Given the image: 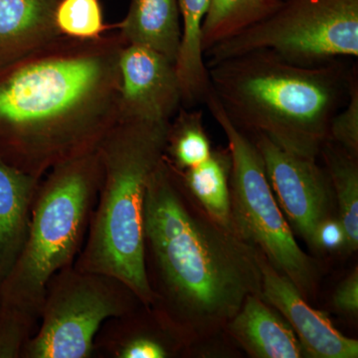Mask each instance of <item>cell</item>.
I'll return each instance as SVG.
<instances>
[{"label":"cell","mask_w":358,"mask_h":358,"mask_svg":"<svg viewBox=\"0 0 358 358\" xmlns=\"http://www.w3.org/2000/svg\"><path fill=\"white\" fill-rule=\"evenodd\" d=\"M117 34L60 35L0 69L4 162L42 178L66 160L96 152L120 120Z\"/></svg>","instance_id":"1"},{"label":"cell","mask_w":358,"mask_h":358,"mask_svg":"<svg viewBox=\"0 0 358 358\" xmlns=\"http://www.w3.org/2000/svg\"><path fill=\"white\" fill-rule=\"evenodd\" d=\"M143 231L169 306L189 326H221L261 296L258 250L186 202L166 157L148 179Z\"/></svg>","instance_id":"2"},{"label":"cell","mask_w":358,"mask_h":358,"mask_svg":"<svg viewBox=\"0 0 358 358\" xmlns=\"http://www.w3.org/2000/svg\"><path fill=\"white\" fill-rule=\"evenodd\" d=\"M353 66H305L257 50L208 66L212 93L232 124L291 154L317 159L331 119L345 105Z\"/></svg>","instance_id":"3"},{"label":"cell","mask_w":358,"mask_h":358,"mask_svg":"<svg viewBox=\"0 0 358 358\" xmlns=\"http://www.w3.org/2000/svg\"><path fill=\"white\" fill-rule=\"evenodd\" d=\"M169 124L119 121L99 145V205L76 266L117 280L145 305L155 296L145 263L143 205L148 179L166 154Z\"/></svg>","instance_id":"4"},{"label":"cell","mask_w":358,"mask_h":358,"mask_svg":"<svg viewBox=\"0 0 358 358\" xmlns=\"http://www.w3.org/2000/svg\"><path fill=\"white\" fill-rule=\"evenodd\" d=\"M46 174L33 201L24 246L0 284V308L32 331L49 282L69 267L81 243L102 180L98 150L61 162Z\"/></svg>","instance_id":"5"},{"label":"cell","mask_w":358,"mask_h":358,"mask_svg":"<svg viewBox=\"0 0 358 358\" xmlns=\"http://www.w3.org/2000/svg\"><path fill=\"white\" fill-rule=\"evenodd\" d=\"M204 103L228 141L233 230L287 275L307 299L317 284V265L294 239L275 199L258 148L232 124L211 91Z\"/></svg>","instance_id":"6"},{"label":"cell","mask_w":358,"mask_h":358,"mask_svg":"<svg viewBox=\"0 0 358 358\" xmlns=\"http://www.w3.org/2000/svg\"><path fill=\"white\" fill-rule=\"evenodd\" d=\"M257 50L305 66L357 58L358 0H282L265 20L205 52V65Z\"/></svg>","instance_id":"7"},{"label":"cell","mask_w":358,"mask_h":358,"mask_svg":"<svg viewBox=\"0 0 358 358\" xmlns=\"http://www.w3.org/2000/svg\"><path fill=\"white\" fill-rule=\"evenodd\" d=\"M69 267L54 275L47 288L42 324L29 338L21 357H91L101 326L127 310L122 282L95 273Z\"/></svg>","instance_id":"8"},{"label":"cell","mask_w":358,"mask_h":358,"mask_svg":"<svg viewBox=\"0 0 358 358\" xmlns=\"http://www.w3.org/2000/svg\"><path fill=\"white\" fill-rule=\"evenodd\" d=\"M251 138L262 157L280 208L300 236L315 248L317 227L333 217L334 196L329 174L317 160L291 154L266 136Z\"/></svg>","instance_id":"9"},{"label":"cell","mask_w":358,"mask_h":358,"mask_svg":"<svg viewBox=\"0 0 358 358\" xmlns=\"http://www.w3.org/2000/svg\"><path fill=\"white\" fill-rule=\"evenodd\" d=\"M120 120L171 122L182 106L176 63L141 45H124L120 56Z\"/></svg>","instance_id":"10"},{"label":"cell","mask_w":358,"mask_h":358,"mask_svg":"<svg viewBox=\"0 0 358 358\" xmlns=\"http://www.w3.org/2000/svg\"><path fill=\"white\" fill-rule=\"evenodd\" d=\"M259 258L262 275L261 298L287 320L298 336L306 357L357 358V339L343 336L326 313L308 305L296 285L275 270L260 252Z\"/></svg>","instance_id":"11"},{"label":"cell","mask_w":358,"mask_h":358,"mask_svg":"<svg viewBox=\"0 0 358 358\" xmlns=\"http://www.w3.org/2000/svg\"><path fill=\"white\" fill-rule=\"evenodd\" d=\"M228 322L233 338L252 357H306L289 322L260 296H247L239 312Z\"/></svg>","instance_id":"12"},{"label":"cell","mask_w":358,"mask_h":358,"mask_svg":"<svg viewBox=\"0 0 358 358\" xmlns=\"http://www.w3.org/2000/svg\"><path fill=\"white\" fill-rule=\"evenodd\" d=\"M59 0H0V69L60 36Z\"/></svg>","instance_id":"13"},{"label":"cell","mask_w":358,"mask_h":358,"mask_svg":"<svg viewBox=\"0 0 358 358\" xmlns=\"http://www.w3.org/2000/svg\"><path fill=\"white\" fill-rule=\"evenodd\" d=\"M40 181L0 157V284L24 246Z\"/></svg>","instance_id":"14"},{"label":"cell","mask_w":358,"mask_h":358,"mask_svg":"<svg viewBox=\"0 0 358 358\" xmlns=\"http://www.w3.org/2000/svg\"><path fill=\"white\" fill-rule=\"evenodd\" d=\"M117 27L127 45L148 47L176 62L182 35L178 0H131Z\"/></svg>","instance_id":"15"},{"label":"cell","mask_w":358,"mask_h":358,"mask_svg":"<svg viewBox=\"0 0 358 358\" xmlns=\"http://www.w3.org/2000/svg\"><path fill=\"white\" fill-rule=\"evenodd\" d=\"M209 3L210 0H178L182 35L176 67L182 91V105L187 107L204 103L211 91L201 46L202 23Z\"/></svg>","instance_id":"16"},{"label":"cell","mask_w":358,"mask_h":358,"mask_svg":"<svg viewBox=\"0 0 358 358\" xmlns=\"http://www.w3.org/2000/svg\"><path fill=\"white\" fill-rule=\"evenodd\" d=\"M230 171L231 157L227 148L212 150L201 164L176 173L204 213L214 222L234 232L231 217Z\"/></svg>","instance_id":"17"},{"label":"cell","mask_w":358,"mask_h":358,"mask_svg":"<svg viewBox=\"0 0 358 358\" xmlns=\"http://www.w3.org/2000/svg\"><path fill=\"white\" fill-rule=\"evenodd\" d=\"M322 155L331 179L334 196L338 204V220L346 235L345 248H358V164L352 157L336 143L327 141L322 145Z\"/></svg>","instance_id":"18"},{"label":"cell","mask_w":358,"mask_h":358,"mask_svg":"<svg viewBox=\"0 0 358 358\" xmlns=\"http://www.w3.org/2000/svg\"><path fill=\"white\" fill-rule=\"evenodd\" d=\"M282 0H210L202 23L205 52L275 13Z\"/></svg>","instance_id":"19"},{"label":"cell","mask_w":358,"mask_h":358,"mask_svg":"<svg viewBox=\"0 0 358 358\" xmlns=\"http://www.w3.org/2000/svg\"><path fill=\"white\" fill-rule=\"evenodd\" d=\"M212 152L201 110L181 107L169 124L164 157L176 171L201 164Z\"/></svg>","instance_id":"20"},{"label":"cell","mask_w":358,"mask_h":358,"mask_svg":"<svg viewBox=\"0 0 358 358\" xmlns=\"http://www.w3.org/2000/svg\"><path fill=\"white\" fill-rule=\"evenodd\" d=\"M59 32L77 39H95L107 29L99 0H59L55 10Z\"/></svg>","instance_id":"21"},{"label":"cell","mask_w":358,"mask_h":358,"mask_svg":"<svg viewBox=\"0 0 358 358\" xmlns=\"http://www.w3.org/2000/svg\"><path fill=\"white\" fill-rule=\"evenodd\" d=\"M327 141L336 143L352 157H358V72L357 64L353 66L348 101L331 119Z\"/></svg>","instance_id":"22"},{"label":"cell","mask_w":358,"mask_h":358,"mask_svg":"<svg viewBox=\"0 0 358 358\" xmlns=\"http://www.w3.org/2000/svg\"><path fill=\"white\" fill-rule=\"evenodd\" d=\"M117 357L121 358H164L167 357L166 346L148 336H136L129 339L117 350Z\"/></svg>","instance_id":"23"},{"label":"cell","mask_w":358,"mask_h":358,"mask_svg":"<svg viewBox=\"0 0 358 358\" xmlns=\"http://www.w3.org/2000/svg\"><path fill=\"white\" fill-rule=\"evenodd\" d=\"M334 308L345 315H358V268L339 284L334 294Z\"/></svg>","instance_id":"24"},{"label":"cell","mask_w":358,"mask_h":358,"mask_svg":"<svg viewBox=\"0 0 358 358\" xmlns=\"http://www.w3.org/2000/svg\"><path fill=\"white\" fill-rule=\"evenodd\" d=\"M346 235L343 224L338 219L331 217L320 223L315 236V249L322 251H334L345 248Z\"/></svg>","instance_id":"25"}]
</instances>
